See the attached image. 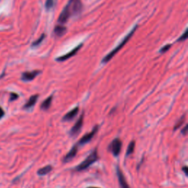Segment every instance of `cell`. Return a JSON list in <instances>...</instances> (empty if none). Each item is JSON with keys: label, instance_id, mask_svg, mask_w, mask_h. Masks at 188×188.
I'll return each mask as SVG.
<instances>
[{"label": "cell", "instance_id": "obj_1", "mask_svg": "<svg viewBox=\"0 0 188 188\" xmlns=\"http://www.w3.org/2000/svg\"><path fill=\"white\" fill-rule=\"evenodd\" d=\"M137 27H138V26H135V27H134L133 29H132V31H131L129 33V34L127 35L126 36L125 38H124V39L123 40L122 42H121V44H119V45L115 47V49H114L113 51H111V52H110V53H109L108 55H107V56H105L104 57V59L102 60V62H103V63H107V62L110 61V60H111L112 58H113V57H114L115 55L116 54L118 53V52H119V51L121 50V49H122L123 47H124V46H125L126 44V43L128 42L129 41V39H130V38H132V36L133 35L134 32H135L136 31Z\"/></svg>", "mask_w": 188, "mask_h": 188}, {"label": "cell", "instance_id": "obj_2", "mask_svg": "<svg viewBox=\"0 0 188 188\" xmlns=\"http://www.w3.org/2000/svg\"><path fill=\"white\" fill-rule=\"evenodd\" d=\"M98 159H99V157H98L97 151L96 150H94L82 162L80 163L78 166L76 167V170L77 171H84V170L87 169L88 167L91 166V164L95 162Z\"/></svg>", "mask_w": 188, "mask_h": 188}, {"label": "cell", "instance_id": "obj_3", "mask_svg": "<svg viewBox=\"0 0 188 188\" xmlns=\"http://www.w3.org/2000/svg\"><path fill=\"white\" fill-rule=\"evenodd\" d=\"M121 146H122V142L121 141V140L116 138L114 140H113V142L110 144V150L111 151L113 155L118 156L121 152Z\"/></svg>", "mask_w": 188, "mask_h": 188}, {"label": "cell", "instance_id": "obj_4", "mask_svg": "<svg viewBox=\"0 0 188 188\" xmlns=\"http://www.w3.org/2000/svg\"><path fill=\"white\" fill-rule=\"evenodd\" d=\"M70 15H71V12H70V8L68 5H66L58 18V22L60 23V24H64L68 21Z\"/></svg>", "mask_w": 188, "mask_h": 188}, {"label": "cell", "instance_id": "obj_5", "mask_svg": "<svg viewBox=\"0 0 188 188\" xmlns=\"http://www.w3.org/2000/svg\"><path fill=\"white\" fill-rule=\"evenodd\" d=\"M83 119L84 115H82L79 118V119L77 120V121L76 122V124H74V126L72 127V129H70V134L72 135V136H75V135H77L79 133L82 127V124H83Z\"/></svg>", "mask_w": 188, "mask_h": 188}, {"label": "cell", "instance_id": "obj_6", "mask_svg": "<svg viewBox=\"0 0 188 188\" xmlns=\"http://www.w3.org/2000/svg\"><path fill=\"white\" fill-rule=\"evenodd\" d=\"M67 5L70 8L71 13L72 11L74 13H79L82 9V5L79 0H70Z\"/></svg>", "mask_w": 188, "mask_h": 188}, {"label": "cell", "instance_id": "obj_7", "mask_svg": "<svg viewBox=\"0 0 188 188\" xmlns=\"http://www.w3.org/2000/svg\"><path fill=\"white\" fill-rule=\"evenodd\" d=\"M82 45H83L82 44H79V45L77 46V47H75L74 49H72V50L70 51V52H69L68 53L66 54V55H63V56L57 58V61H65V60H68V59H69V58L71 57L74 56V55L78 52V51L81 49V47L82 46Z\"/></svg>", "mask_w": 188, "mask_h": 188}, {"label": "cell", "instance_id": "obj_8", "mask_svg": "<svg viewBox=\"0 0 188 188\" xmlns=\"http://www.w3.org/2000/svg\"><path fill=\"white\" fill-rule=\"evenodd\" d=\"M98 129L99 128H98V126H96L95 127V128H94L91 132H89V133L84 135V136L80 139V140L79 141V144L83 145V144H85V143H87L88 142H89V141L92 139L93 137L94 136V135L96 133V132L98 131Z\"/></svg>", "mask_w": 188, "mask_h": 188}, {"label": "cell", "instance_id": "obj_9", "mask_svg": "<svg viewBox=\"0 0 188 188\" xmlns=\"http://www.w3.org/2000/svg\"><path fill=\"white\" fill-rule=\"evenodd\" d=\"M41 73L40 70H32V71H27L22 74L21 79L24 81H32L34 79L38 74Z\"/></svg>", "mask_w": 188, "mask_h": 188}, {"label": "cell", "instance_id": "obj_10", "mask_svg": "<svg viewBox=\"0 0 188 188\" xmlns=\"http://www.w3.org/2000/svg\"><path fill=\"white\" fill-rule=\"evenodd\" d=\"M117 176L118 178V182H119L121 188H129L124 175H123L122 171L119 169V168H117Z\"/></svg>", "mask_w": 188, "mask_h": 188}, {"label": "cell", "instance_id": "obj_11", "mask_svg": "<svg viewBox=\"0 0 188 188\" xmlns=\"http://www.w3.org/2000/svg\"><path fill=\"white\" fill-rule=\"evenodd\" d=\"M77 153V145H75V146H73L72 149H70V151H69L66 156H65L64 159H63V161L66 162L70 161V160H72V159L75 157Z\"/></svg>", "mask_w": 188, "mask_h": 188}, {"label": "cell", "instance_id": "obj_12", "mask_svg": "<svg viewBox=\"0 0 188 188\" xmlns=\"http://www.w3.org/2000/svg\"><path fill=\"white\" fill-rule=\"evenodd\" d=\"M78 112H79V107H78L74 108L72 110H70V112H68V113L67 114L64 116V117H63V121H70V120H72L73 118H74L77 116V115L78 114Z\"/></svg>", "mask_w": 188, "mask_h": 188}, {"label": "cell", "instance_id": "obj_13", "mask_svg": "<svg viewBox=\"0 0 188 188\" xmlns=\"http://www.w3.org/2000/svg\"><path fill=\"white\" fill-rule=\"evenodd\" d=\"M38 95H33V96H32L30 98V99L27 101V103L25 104V105H24V107L25 109H29L30 108V107H33L37 102V101H38Z\"/></svg>", "mask_w": 188, "mask_h": 188}, {"label": "cell", "instance_id": "obj_14", "mask_svg": "<svg viewBox=\"0 0 188 188\" xmlns=\"http://www.w3.org/2000/svg\"><path fill=\"white\" fill-rule=\"evenodd\" d=\"M66 32V27L63 24H58L55 28V33L57 36L61 37Z\"/></svg>", "mask_w": 188, "mask_h": 188}, {"label": "cell", "instance_id": "obj_15", "mask_svg": "<svg viewBox=\"0 0 188 188\" xmlns=\"http://www.w3.org/2000/svg\"><path fill=\"white\" fill-rule=\"evenodd\" d=\"M53 96H49V98H47L45 101H44V102L42 103V104L41 105V108L44 110H47L50 107L51 104H52V99H53Z\"/></svg>", "mask_w": 188, "mask_h": 188}, {"label": "cell", "instance_id": "obj_16", "mask_svg": "<svg viewBox=\"0 0 188 188\" xmlns=\"http://www.w3.org/2000/svg\"><path fill=\"white\" fill-rule=\"evenodd\" d=\"M52 170V167L51 165H46V166L44 167V168H41L38 170V174L40 176H44L46 175L47 173H49Z\"/></svg>", "mask_w": 188, "mask_h": 188}, {"label": "cell", "instance_id": "obj_17", "mask_svg": "<svg viewBox=\"0 0 188 188\" xmlns=\"http://www.w3.org/2000/svg\"><path fill=\"white\" fill-rule=\"evenodd\" d=\"M135 143L134 141H132L129 145L128 148H127V151H126V154L127 155H130L132 154V153L134 152V150H135Z\"/></svg>", "mask_w": 188, "mask_h": 188}, {"label": "cell", "instance_id": "obj_18", "mask_svg": "<svg viewBox=\"0 0 188 188\" xmlns=\"http://www.w3.org/2000/svg\"><path fill=\"white\" fill-rule=\"evenodd\" d=\"M185 116L184 115L183 117L181 118V119L179 120V121H178V123L175 125V127H174V130H176V129H179V127L181 126L182 125V124L184 123V121H185Z\"/></svg>", "mask_w": 188, "mask_h": 188}, {"label": "cell", "instance_id": "obj_19", "mask_svg": "<svg viewBox=\"0 0 188 188\" xmlns=\"http://www.w3.org/2000/svg\"><path fill=\"white\" fill-rule=\"evenodd\" d=\"M44 38H45V35H41V36L39 38V39H38L36 41H35V42L33 43L32 44L33 46H35L39 45V44L42 42L43 40L44 39Z\"/></svg>", "mask_w": 188, "mask_h": 188}, {"label": "cell", "instance_id": "obj_20", "mask_svg": "<svg viewBox=\"0 0 188 188\" xmlns=\"http://www.w3.org/2000/svg\"><path fill=\"white\" fill-rule=\"evenodd\" d=\"M187 30H185V32H184V34L182 35V36L180 37V38H179V39H178V41H179V42H181V41H185V40L187 39Z\"/></svg>", "mask_w": 188, "mask_h": 188}, {"label": "cell", "instance_id": "obj_21", "mask_svg": "<svg viewBox=\"0 0 188 188\" xmlns=\"http://www.w3.org/2000/svg\"><path fill=\"white\" fill-rule=\"evenodd\" d=\"M54 4V0H46V9H50Z\"/></svg>", "mask_w": 188, "mask_h": 188}, {"label": "cell", "instance_id": "obj_22", "mask_svg": "<svg viewBox=\"0 0 188 188\" xmlns=\"http://www.w3.org/2000/svg\"><path fill=\"white\" fill-rule=\"evenodd\" d=\"M171 44H168V45L164 46H163L162 48L161 49V50H160V52H161V53H164V52H167V51H168V49H169L170 48H171Z\"/></svg>", "mask_w": 188, "mask_h": 188}, {"label": "cell", "instance_id": "obj_23", "mask_svg": "<svg viewBox=\"0 0 188 188\" xmlns=\"http://www.w3.org/2000/svg\"><path fill=\"white\" fill-rule=\"evenodd\" d=\"M19 98V95L15 93H10V101H14L16 99H17Z\"/></svg>", "mask_w": 188, "mask_h": 188}, {"label": "cell", "instance_id": "obj_24", "mask_svg": "<svg viewBox=\"0 0 188 188\" xmlns=\"http://www.w3.org/2000/svg\"><path fill=\"white\" fill-rule=\"evenodd\" d=\"M4 115H5V111H4V110L2 107H0V119H1Z\"/></svg>", "mask_w": 188, "mask_h": 188}, {"label": "cell", "instance_id": "obj_25", "mask_svg": "<svg viewBox=\"0 0 188 188\" xmlns=\"http://www.w3.org/2000/svg\"><path fill=\"white\" fill-rule=\"evenodd\" d=\"M187 126H185V128H184V129L182 131V132L184 134V135H186V134H187Z\"/></svg>", "mask_w": 188, "mask_h": 188}, {"label": "cell", "instance_id": "obj_26", "mask_svg": "<svg viewBox=\"0 0 188 188\" xmlns=\"http://www.w3.org/2000/svg\"><path fill=\"white\" fill-rule=\"evenodd\" d=\"M187 166H185L183 168V171H185V174H186V175H187V173H188V172H187Z\"/></svg>", "mask_w": 188, "mask_h": 188}, {"label": "cell", "instance_id": "obj_27", "mask_svg": "<svg viewBox=\"0 0 188 188\" xmlns=\"http://www.w3.org/2000/svg\"><path fill=\"white\" fill-rule=\"evenodd\" d=\"M88 188H98V187H88Z\"/></svg>", "mask_w": 188, "mask_h": 188}]
</instances>
